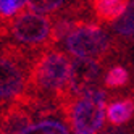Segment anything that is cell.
<instances>
[{"mask_svg":"<svg viewBox=\"0 0 134 134\" xmlns=\"http://www.w3.org/2000/svg\"><path fill=\"white\" fill-rule=\"evenodd\" d=\"M71 62L62 52H47L36 60L29 81L37 91L45 94H58L66 91Z\"/></svg>","mask_w":134,"mask_h":134,"instance_id":"obj_1","label":"cell"},{"mask_svg":"<svg viewBox=\"0 0 134 134\" xmlns=\"http://www.w3.org/2000/svg\"><path fill=\"white\" fill-rule=\"evenodd\" d=\"M107 95L100 89H92L74 100L71 107L73 134H97L105 121Z\"/></svg>","mask_w":134,"mask_h":134,"instance_id":"obj_2","label":"cell"},{"mask_svg":"<svg viewBox=\"0 0 134 134\" xmlns=\"http://www.w3.org/2000/svg\"><path fill=\"white\" fill-rule=\"evenodd\" d=\"M110 36L97 24H81L66 37V50L76 58L102 57L110 49Z\"/></svg>","mask_w":134,"mask_h":134,"instance_id":"obj_3","label":"cell"},{"mask_svg":"<svg viewBox=\"0 0 134 134\" xmlns=\"http://www.w3.org/2000/svg\"><path fill=\"white\" fill-rule=\"evenodd\" d=\"M10 32L16 42L24 45H39L52 39L50 20L32 12L21 13L13 21Z\"/></svg>","mask_w":134,"mask_h":134,"instance_id":"obj_4","label":"cell"},{"mask_svg":"<svg viewBox=\"0 0 134 134\" xmlns=\"http://www.w3.org/2000/svg\"><path fill=\"white\" fill-rule=\"evenodd\" d=\"M26 89V73L15 57L0 55V103L21 97Z\"/></svg>","mask_w":134,"mask_h":134,"instance_id":"obj_5","label":"cell"},{"mask_svg":"<svg viewBox=\"0 0 134 134\" xmlns=\"http://www.w3.org/2000/svg\"><path fill=\"white\" fill-rule=\"evenodd\" d=\"M100 76V65L92 58H76L71 62L70 78L65 94L70 97H81L82 94L95 89L94 86Z\"/></svg>","mask_w":134,"mask_h":134,"instance_id":"obj_6","label":"cell"},{"mask_svg":"<svg viewBox=\"0 0 134 134\" xmlns=\"http://www.w3.org/2000/svg\"><path fill=\"white\" fill-rule=\"evenodd\" d=\"M129 2L131 0H92V8L99 20L105 23H115L126 12Z\"/></svg>","mask_w":134,"mask_h":134,"instance_id":"obj_7","label":"cell"},{"mask_svg":"<svg viewBox=\"0 0 134 134\" xmlns=\"http://www.w3.org/2000/svg\"><path fill=\"white\" fill-rule=\"evenodd\" d=\"M29 120H31V116L23 108H13L7 113L5 120L2 121L0 134H20L29 124H32Z\"/></svg>","mask_w":134,"mask_h":134,"instance_id":"obj_8","label":"cell"},{"mask_svg":"<svg viewBox=\"0 0 134 134\" xmlns=\"http://www.w3.org/2000/svg\"><path fill=\"white\" fill-rule=\"evenodd\" d=\"M107 116H108V121L115 126L128 123L134 116V100L124 99V100L110 103L107 107Z\"/></svg>","mask_w":134,"mask_h":134,"instance_id":"obj_9","label":"cell"},{"mask_svg":"<svg viewBox=\"0 0 134 134\" xmlns=\"http://www.w3.org/2000/svg\"><path fill=\"white\" fill-rule=\"evenodd\" d=\"M20 134H70V129L60 120H42L29 124Z\"/></svg>","mask_w":134,"mask_h":134,"instance_id":"obj_10","label":"cell"},{"mask_svg":"<svg viewBox=\"0 0 134 134\" xmlns=\"http://www.w3.org/2000/svg\"><path fill=\"white\" fill-rule=\"evenodd\" d=\"M113 29L120 36L134 37V0L128 3V8L113 24Z\"/></svg>","mask_w":134,"mask_h":134,"instance_id":"obj_11","label":"cell"},{"mask_svg":"<svg viewBox=\"0 0 134 134\" xmlns=\"http://www.w3.org/2000/svg\"><path fill=\"white\" fill-rule=\"evenodd\" d=\"M66 3V0H26L27 8L37 15L42 13H53Z\"/></svg>","mask_w":134,"mask_h":134,"instance_id":"obj_12","label":"cell"},{"mask_svg":"<svg viewBox=\"0 0 134 134\" xmlns=\"http://www.w3.org/2000/svg\"><path fill=\"white\" fill-rule=\"evenodd\" d=\"M129 81V73L124 66H113L105 74V86L107 87H121Z\"/></svg>","mask_w":134,"mask_h":134,"instance_id":"obj_13","label":"cell"},{"mask_svg":"<svg viewBox=\"0 0 134 134\" xmlns=\"http://www.w3.org/2000/svg\"><path fill=\"white\" fill-rule=\"evenodd\" d=\"M76 29V23L73 20H66V18H62L60 21H57L55 27H52V41L53 42H60V41H66L73 31Z\"/></svg>","mask_w":134,"mask_h":134,"instance_id":"obj_14","label":"cell"},{"mask_svg":"<svg viewBox=\"0 0 134 134\" xmlns=\"http://www.w3.org/2000/svg\"><path fill=\"white\" fill-rule=\"evenodd\" d=\"M26 5V0H0V15L5 18L15 16Z\"/></svg>","mask_w":134,"mask_h":134,"instance_id":"obj_15","label":"cell"},{"mask_svg":"<svg viewBox=\"0 0 134 134\" xmlns=\"http://www.w3.org/2000/svg\"><path fill=\"white\" fill-rule=\"evenodd\" d=\"M115 134H118V132H115Z\"/></svg>","mask_w":134,"mask_h":134,"instance_id":"obj_16","label":"cell"}]
</instances>
